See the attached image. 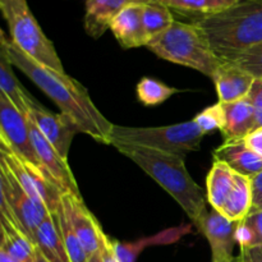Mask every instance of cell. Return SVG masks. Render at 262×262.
Masks as SVG:
<instances>
[{
    "instance_id": "ba28073f",
    "label": "cell",
    "mask_w": 262,
    "mask_h": 262,
    "mask_svg": "<svg viewBox=\"0 0 262 262\" xmlns=\"http://www.w3.org/2000/svg\"><path fill=\"white\" fill-rule=\"evenodd\" d=\"M0 143L7 146L23 160L42 170L31 141L27 117L22 114L3 92H0Z\"/></svg>"
},
{
    "instance_id": "83f0119b",
    "label": "cell",
    "mask_w": 262,
    "mask_h": 262,
    "mask_svg": "<svg viewBox=\"0 0 262 262\" xmlns=\"http://www.w3.org/2000/svg\"><path fill=\"white\" fill-rule=\"evenodd\" d=\"M255 79H262V42L243 53L232 61Z\"/></svg>"
},
{
    "instance_id": "d6a6232c",
    "label": "cell",
    "mask_w": 262,
    "mask_h": 262,
    "mask_svg": "<svg viewBox=\"0 0 262 262\" xmlns=\"http://www.w3.org/2000/svg\"><path fill=\"white\" fill-rule=\"evenodd\" d=\"M245 143L262 159V127L256 128L245 137Z\"/></svg>"
},
{
    "instance_id": "836d02e7",
    "label": "cell",
    "mask_w": 262,
    "mask_h": 262,
    "mask_svg": "<svg viewBox=\"0 0 262 262\" xmlns=\"http://www.w3.org/2000/svg\"><path fill=\"white\" fill-rule=\"evenodd\" d=\"M241 262H262V245L241 248Z\"/></svg>"
},
{
    "instance_id": "cb8c5ba5",
    "label": "cell",
    "mask_w": 262,
    "mask_h": 262,
    "mask_svg": "<svg viewBox=\"0 0 262 262\" xmlns=\"http://www.w3.org/2000/svg\"><path fill=\"white\" fill-rule=\"evenodd\" d=\"M176 22L170 8L160 3H147L143 4V25L148 42L156 36L161 35L171 27Z\"/></svg>"
},
{
    "instance_id": "44dd1931",
    "label": "cell",
    "mask_w": 262,
    "mask_h": 262,
    "mask_svg": "<svg viewBox=\"0 0 262 262\" xmlns=\"http://www.w3.org/2000/svg\"><path fill=\"white\" fill-rule=\"evenodd\" d=\"M12 67L13 64L7 53L0 49V92H3L13 105L27 117L33 99L18 82Z\"/></svg>"
},
{
    "instance_id": "f35d334b",
    "label": "cell",
    "mask_w": 262,
    "mask_h": 262,
    "mask_svg": "<svg viewBox=\"0 0 262 262\" xmlns=\"http://www.w3.org/2000/svg\"><path fill=\"white\" fill-rule=\"evenodd\" d=\"M165 2V0H141V3H142V4H147V3H164Z\"/></svg>"
},
{
    "instance_id": "4fadbf2b",
    "label": "cell",
    "mask_w": 262,
    "mask_h": 262,
    "mask_svg": "<svg viewBox=\"0 0 262 262\" xmlns=\"http://www.w3.org/2000/svg\"><path fill=\"white\" fill-rule=\"evenodd\" d=\"M110 31L123 49L146 46L148 43L143 25V4L135 3L125 7L110 25Z\"/></svg>"
},
{
    "instance_id": "8fae6325",
    "label": "cell",
    "mask_w": 262,
    "mask_h": 262,
    "mask_svg": "<svg viewBox=\"0 0 262 262\" xmlns=\"http://www.w3.org/2000/svg\"><path fill=\"white\" fill-rule=\"evenodd\" d=\"M239 222H233L217 210L211 209L196 224L211 247L212 262L233 257V248L237 245L235 232Z\"/></svg>"
},
{
    "instance_id": "7c38bea8",
    "label": "cell",
    "mask_w": 262,
    "mask_h": 262,
    "mask_svg": "<svg viewBox=\"0 0 262 262\" xmlns=\"http://www.w3.org/2000/svg\"><path fill=\"white\" fill-rule=\"evenodd\" d=\"M61 207L77 237L81 241L87 256L91 257L100 248L101 225L83 204L82 197L72 193H63Z\"/></svg>"
},
{
    "instance_id": "52a82bcc",
    "label": "cell",
    "mask_w": 262,
    "mask_h": 262,
    "mask_svg": "<svg viewBox=\"0 0 262 262\" xmlns=\"http://www.w3.org/2000/svg\"><path fill=\"white\" fill-rule=\"evenodd\" d=\"M0 212L14 219L18 227L33 242L37 228L48 215V207L35 201L17 182V179L0 164ZM35 243V242H33Z\"/></svg>"
},
{
    "instance_id": "d590c367",
    "label": "cell",
    "mask_w": 262,
    "mask_h": 262,
    "mask_svg": "<svg viewBox=\"0 0 262 262\" xmlns=\"http://www.w3.org/2000/svg\"><path fill=\"white\" fill-rule=\"evenodd\" d=\"M33 262H50L48 260V258L43 256V253L41 252L40 250H38L37 247H36V253H35V260H33Z\"/></svg>"
},
{
    "instance_id": "8992f818",
    "label": "cell",
    "mask_w": 262,
    "mask_h": 262,
    "mask_svg": "<svg viewBox=\"0 0 262 262\" xmlns=\"http://www.w3.org/2000/svg\"><path fill=\"white\" fill-rule=\"evenodd\" d=\"M0 9L9 28L10 41L17 48L37 63L66 73L54 43L41 30L26 0H0Z\"/></svg>"
},
{
    "instance_id": "5b68a950",
    "label": "cell",
    "mask_w": 262,
    "mask_h": 262,
    "mask_svg": "<svg viewBox=\"0 0 262 262\" xmlns=\"http://www.w3.org/2000/svg\"><path fill=\"white\" fill-rule=\"evenodd\" d=\"M204 133L194 120L164 127H124L113 125L110 145L137 146L161 152L186 155L199 151Z\"/></svg>"
},
{
    "instance_id": "f546056e",
    "label": "cell",
    "mask_w": 262,
    "mask_h": 262,
    "mask_svg": "<svg viewBox=\"0 0 262 262\" xmlns=\"http://www.w3.org/2000/svg\"><path fill=\"white\" fill-rule=\"evenodd\" d=\"M114 239L110 238L106 233L104 232V229H100V253L102 256V260L104 262H120L118 258L117 253L114 250Z\"/></svg>"
},
{
    "instance_id": "484cf974",
    "label": "cell",
    "mask_w": 262,
    "mask_h": 262,
    "mask_svg": "<svg viewBox=\"0 0 262 262\" xmlns=\"http://www.w3.org/2000/svg\"><path fill=\"white\" fill-rule=\"evenodd\" d=\"M56 224H58L59 230H60V234L63 237L64 245H66L67 252H68L69 260L71 262H87L89 261V256H87L86 251H84L83 246H82L81 241L77 237L76 232L72 228L71 223L67 219L66 214L63 211V207H59L58 212L55 215Z\"/></svg>"
},
{
    "instance_id": "4316f807",
    "label": "cell",
    "mask_w": 262,
    "mask_h": 262,
    "mask_svg": "<svg viewBox=\"0 0 262 262\" xmlns=\"http://www.w3.org/2000/svg\"><path fill=\"white\" fill-rule=\"evenodd\" d=\"M193 120L197 123L204 135H209L214 130L222 132L225 125V115L222 102H217L204 109L194 117Z\"/></svg>"
},
{
    "instance_id": "4dcf8cb0",
    "label": "cell",
    "mask_w": 262,
    "mask_h": 262,
    "mask_svg": "<svg viewBox=\"0 0 262 262\" xmlns=\"http://www.w3.org/2000/svg\"><path fill=\"white\" fill-rule=\"evenodd\" d=\"M252 183V209L251 211L262 210V171L251 178Z\"/></svg>"
},
{
    "instance_id": "ffe728a7",
    "label": "cell",
    "mask_w": 262,
    "mask_h": 262,
    "mask_svg": "<svg viewBox=\"0 0 262 262\" xmlns=\"http://www.w3.org/2000/svg\"><path fill=\"white\" fill-rule=\"evenodd\" d=\"M234 173L225 163L214 160L206 178L207 202L222 212L234 183Z\"/></svg>"
},
{
    "instance_id": "9c48e42d",
    "label": "cell",
    "mask_w": 262,
    "mask_h": 262,
    "mask_svg": "<svg viewBox=\"0 0 262 262\" xmlns=\"http://www.w3.org/2000/svg\"><path fill=\"white\" fill-rule=\"evenodd\" d=\"M27 120L28 127H30L31 141H32V145L35 147L36 154H37L41 166H42L43 173L54 182V184L63 193H72L82 197L68 160H66L54 148V146L43 137L42 133L36 127V124L30 117H27Z\"/></svg>"
},
{
    "instance_id": "277c9868",
    "label": "cell",
    "mask_w": 262,
    "mask_h": 262,
    "mask_svg": "<svg viewBox=\"0 0 262 262\" xmlns=\"http://www.w3.org/2000/svg\"><path fill=\"white\" fill-rule=\"evenodd\" d=\"M159 58L215 76L223 61L214 54L204 33L193 25L176 20L169 30L146 45Z\"/></svg>"
},
{
    "instance_id": "3957f363",
    "label": "cell",
    "mask_w": 262,
    "mask_h": 262,
    "mask_svg": "<svg viewBox=\"0 0 262 262\" xmlns=\"http://www.w3.org/2000/svg\"><path fill=\"white\" fill-rule=\"evenodd\" d=\"M115 148L163 187L194 225L204 216L207 211V194L189 176L183 155L137 146H117Z\"/></svg>"
},
{
    "instance_id": "7402d4cb",
    "label": "cell",
    "mask_w": 262,
    "mask_h": 262,
    "mask_svg": "<svg viewBox=\"0 0 262 262\" xmlns=\"http://www.w3.org/2000/svg\"><path fill=\"white\" fill-rule=\"evenodd\" d=\"M252 209V183L251 178L234 173V183L228 196L222 214L233 222H242Z\"/></svg>"
},
{
    "instance_id": "e0dca14e",
    "label": "cell",
    "mask_w": 262,
    "mask_h": 262,
    "mask_svg": "<svg viewBox=\"0 0 262 262\" xmlns=\"http://www.w3.org/2000/svg\"><path fill=\"white\" fill-rule=\"evenodd\" d=\"M222 105L225 115V125L222 130L224 142L245 140L255 129V112L248 96L233 102H222Z\"/></svg>"
},
{
    "instance_id": "7a4b0ae2",
    "label": "cell",
    "mask_w": 262,
    "mask_h": 262,
    "mask_svg": "<svg viewBox=\"0 0 262 262\" xmlns=\"http://www.w3.org/2000/svg\"><path fill=\"white\" fill-rule=\"evenodd\" d=\"M210 48L222 61L233 60L262 42V0H242L207 17L196 18Z\"/></svg>"
},
{
    "instance_id": "6da1fadb",
    "label": "cell",
    "mask_w": 262,
    "mask_h": 262,
    "mask_svg": "<svg viewBox=\"0 0 262 262\" xmlns=\"http://www.w3.org/2000/svg\"><path fill=\"white\" fill-rule=\"evenodd\" d=\"M0 35V49L7 53L13 67L19 69L43 94L48 95L58 105L60 113L68 115L76 123L79 132L86 133L97 142L110 145V135L114 124L95 106L87 90L67 73L48 68L26 55L7 38L3 31Z\"/></svg>"
},
{
    "instance_id": "d6986e66",
    "label": "cell",
    "mask_w": 262,
    "mask_h": 262,
    "mask_svg": "<svg viewBox=\"0 0 262 262\" xmlns=\"http://www.w3.org/2000/svg\"><path fill=\"white\" fill-rule=\"evenodd\" d=\"M33 242L50 262H71L54 215L50 214L43 219L36 230Z\"/></svg>"
},
{
    "instance_id": "5bb4252c",
    "label": "cell",
    "mask_w": 262,
    "mask_h": 262,
    "mask_svg": "<svg viewBox=\"0 0 262 262\" xmlns=\"http://www.w3.org/2000/svg\"><path fill=\"white\" fill-rule=\"evenodd\" d=\"M212 81L219 102H233L247 97L256 79L235 64L223 61Z\"/></svg>"
},
{
    "instance_id": "2e32d148",
    "label": "cell",
    "mask_w": 262,
    "mask_h": 262,
    "mask_svg": "<svg viewBox=\"0 0 262 262\" xmlns=\"http://www.w3.org/2000/svg\"><path fill=\"white\" fill-rule=\"evenodd\" d=\"M212 156L214 160L223 161L233 171L248 178H253L262 171V159L253 152L243 140L224 142L215 148Z\"/></svg>"
},
{
    "instance_id": "e575fe53",
    "label": "cell",
    "mask_w": 262,
    "mask_h": 262,
    "mask_svg": "<svg viewBox=\"0 0 262 262\" xmlns=\"http://www.w3.org/2000/svg\"><path fill=\"white\" fill-rule=\"evenodd\" d=\"M0 262H23V261L17 260V258H14L13 256H10L9 253L0 250Z\"/></svg>"
},
{
    "instance_id": "d4e9b609",
    "label": "cell",
    "mask_w": 262,
    "mask_h": 262,
    "mask_svg": "<svg viewBox=\"0 0 262 262\" xmlns=\"http://www.w3.org/2000/svg\"><path fill=\"white\" fill-rule=\"evenodd\" d=\"M137 97L145 106H156L170 99L179 90L168 86L158 79L143 77L137 84Z\"/></svg>"
},
{
    "instance_id": "74e56055",
    "label": "cell",
    "mask_w": 262,
    "mask_h": 262,
    "mask_svg": "<svg viewBox=\"0 0 262 262\" xmlns=\"http://www.w3.org/2000/svg\"><path fill=\"white\" fill-rule=\"evenodd\" d=\"M216 262H241V257L239 256H238V257L233 256V257L227 258V260H222V261H216Z\"/></svg>"
},
{
    "instance_id": "30bf717a",
    "label": "cell",
    "mask_w": 262,
    "mask_h": 262,
    "mask_svg": "<svg viewBox=\"0 0 262 262\" xmlns=\"http://www.w3.org/2000/svg\"><path fill=\"white\" fill-rule=\"evenodd\" d=\"M27 117L33 120L36 127L40 129L43 137L54 146V148L66 160H68V152L73 137L76 133H81L76 123L63 113L54 114V113L48 112L36 100H33L31 104Z\"/></svg>"
},
{
    "instance_id": "603a6c76",
    "label": "cell",
    "mask_w": 262,
    "mask_h": 262,
    "mask_svg": "<svg viewBox=\"0 0 262 262\" xmlns=\"http://www.w3.org/2000/svg\"><path fill=\"white\" fill-rule=\"evenodd\" d=\"M239 2L242 0H165L161 4L176 12L194 14L197 18H201L223 12Z\"/></svg>"
},
{
    "instance_id": "8d00e7d4",
    "label": "cell",
    "mask_w": 262,
    "mask_h": 262,
    "mask_svg": "<svg viewBox=\"0 0 262 262\" xmlns=\"http://www.w3.org/2000/svg\"><path fill=\"white\" fill-rule=\"evenodd\" d=\"M87 262H104V260H102L101 253H100V251H97V252L94 253L91 257H89V261H87Z\"/></svg>"
},
{
    "instance_id": "f1b7e54d",
    "label": "cell",
    "mask_w": 262,
    "mask_h": 262,
    "mask_svg": "<svg viewBox=\"0 0 262 262\" xmlns=\"http://www.w3.org/2000/svg\"><path fill=\"white\" fill-rule=\"evenodd\" d=\"M251 104L255 112V129L262 127V79H256L248 94Z\"/></svg>"
},
{
    "instance_id": "ac0fdd59",
    "label": "cell",
    "mask_w": 262,
    "mask_h": 262,
    "mask_svg": "<svg viewBox=\"0 0 262 262\" xmlns=\"http://www.w3.org/2000/svg\"><path fill=\"white\" fill-rule=\"evenodd\" d=\"M0 216H2L0 250L9 253L19 261L33 262L36 253L35 243L20 230L12 216L4 212H0Z\"/></svg>"
},
{
    "instance_id": "9a60e30c",
    "label": "cell",
    "mask_w": 262,
    "mask_h": 262,
    "mask_svg": "<svg viewBox=\"0 0 262 262\" xmlns=\"http://www.w3.org/2000/svg\"><path fill=\"white\" fill-rule=\"evenodd\" d=\"M141 0H86V13H84V30L92 38H100L107 30L114 18L125 7Z\"/></svg>"
},
{
    "instance_id": "1f68e13d",
    "label": "cell",
    "mask_w": 262,
    "mask_h": 262,
    "mask_svg": "<svg viewBox=\"0 0 262 262\" xmlns=\"http://www.w3.org/2000/svg\"><path fill=\"white\" fill-rule=\"evenodd\" d=\"M243 220L255 232L256 237H257V246L262 245V210H260V211H251Z\"/></svg>"
}]
</instances>
